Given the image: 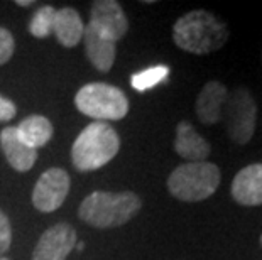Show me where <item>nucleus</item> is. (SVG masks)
<instances>
[{
	"label": "nucleus",
	"instance_id": "obj_1",
	"mask_svg": "<svg viewBox=\"0 0 262 260\" xmlns=\"http://www.w3.org/2000/svg\"><path fill=\"white\" fill-rule=\"evenodd\" d=\"M228 39L225 22L208 10H193L183 15L172 27V41L180 49L191 54H210L224 48Z\"/></svg>",
	"mask_w": 262,
	"mask_h": 260
},
{
	"label": "nucleus",
	"instance_id": "obj_2",
	"mask_svg": "<svg viewBox=\"0 0 262 260\" xmlns=\"http://www.w3.org/2000/svg\"><path fill=\"white\" fill-rule=\"evenodd\" d=\"M142 203L130 191L105 193L95 191L83 200L78 217L95 228H114L125 225L141 211Z\"/></svg>",
	"mask_w": 262,
	"mask_h": 260
},
{
	"label": "nucleus",
	"instance_id": "obj_3",
	"mask_svg": "<svg viewBox=\"0 0 262 260\" xmlns=\"http://www.w3.org/2000/svg\"><path fill=\"white\" fill-rule=\"evenodd\" d=\"M120 139L107 122H93L83 129L71 147V160L78 171H95L110 162L119 152Z\"/></svg>",
	"mask_w": 262,
	"mask_h": 260
},
{
	"label": "nucleus",
	"instance_id": "obj_4",
	"mask_svg": "<svg viewBox=\"0 0 262 260\" xmlns=\"http://www.w3.org/2000/svg\"><path fill=\"white\" fill-rule=\"evenodd\" d=\"M220 169L211 162H186L172 171L168 178V190L181 201H203L220 184Z\"/></svg>",
	"mask_w": 262,
	"mask_h": 260
},
{
	"label": "nucleus",
	"instance_id": "obj_5",
	"mask_svg": "<svg viewBox=\"0 0 262 260\" xmlns=\"http://www.w3.org/2000/svg\"><path fill=\"white\" fill-rule=\"evenodd\" d=\"M75 105L83 115L97 122L122 120L129 112V100L120 88L107 83H88L75 97Z\"/></svg>",
	"mask_w": 262,
	"mask_h": 260
},
{
	"label": "nucleus",
	"instance_id": "obj_6",
	"mask_svg": "<svg viewBox=\"0 0 262 260\" xmlns=\"http://www.w3.org/2000/svg\"><path fill=\"white\" fill-rule=\"evenodd\" d=\"M222 119L225 120L228 137L237 144H247L252 139L257 124V105L245 88H237L227 97Z\"/></svg>",
	"mask_w": 262,
	"mask_h": 260
},
{
	"label": "nucleus",
	"instance_id": "obj_7",
	"mask_svg": "<svg viewBox=\"0 0 262 260\" xmlns=\"http://www.w3.org/2000/svg\"><path fill=\"white\" fill-rule=\"evenodd\" d=\"M70 193V176L64 169L53 168L48 169L32 191V203L39 211L51 213L58 209Z\"/></svg>",
	"mask_w": 262,
	"mask_h": 260
},
{
	"label": "nucleus",
	"instance_id": "obj_8",
	"mask_svg": "<svg viewBox=\"0 0 262 260\" xmlns=\"http://www.w3.org/2000/svg\"><path fill=\"white\" fill-rule=\"evenodd\" d=\"M93 31L100 36L117 42L129 31V20L125 17L124 9L115 0H98L93 4L90 24Z\"/></svg>",
	"mask_w": 262,
	"mask_h": 260
},
{
	"label": "nucleus",
	"instance_id": "obj_9",
	"mask_svg": "<svg viewBox=\"0 0 262 260\" xmlns=\"http://www.w3.org/2000/svg\"><path fill=\"white\" fill-rule=\"evenodd\" d=\"M76 245V231L68 223H58L42 233L32 260H64Z\"/></svg>",
	"mask_w": 262,
	"mask_h": 260
},
{
	"label": "nucleus",
	"instance_id": "obj_10",
	"mask_svg": "<svg viewBox=\"0 0 262 260\" xmlns=\"http://www.w3.org/2000/svg\"><path fill=\"white\" fill-rule=\"evenodd\" d=\"M232 196L244 206L262 204V164H250L238 171L232 182Z\"/></svg>",
	"mask_w": 262,
	"mask_h": 260
},
{
	"label": "nucleus",
	"instance_id": "obj_11",
	"mask_svg": "<svg viewBox=\"0 0 262 260\" xmlns=\"http://www.w3.org/2000/svg\"><path fill=\"white\" fill-rule=\"evenodd\" d=\"M228 90L224 83L208 81L196 98V115L202 124L211 125L222 120Z\"/></svg>",
	"mask_w": 262,
	"mask_h": 260
},
{
	"label": "nucleus",
	"instance_id": "obj_12",
	"mask_svg": "<svg viewBox=\"0 0 262 260\" xmlns=\"http://www.w3.org/2000/svg\"><path fill=\"white\" fill-rule=\"evenodd\" d=\"M0 146H2L7 162L15 171L26 173V171H29L34 166L37 159V151L29 147L20 139L15 127H5L2 130V134H0Z\"/></svg>",
	"mask_w": 262,
	"mask_h": 260
},
{
	"label": "nucleus",
	"instance_id": "obj_13",
	"mask_svg": "<svg viewBox=\"0 0 262 260\" xmlns=\"http://www.w3.org/2000/svg\"><path fill=\"white\" fill-rule=\"evenodd\" d=\"M174 151L178 156L186 159L188 162H203L210 156L211 149L210 144L193 129V125L183 120L178 124L176 129Z\"/></svg>",
	"mask_w": 262,
	"mask_h": 260
},
{
	"label": "nucleus",
	"instance_id": "obj_14",
	"mask_svg": "<svg viewBox=\"0 0 262 260\" xmlns=\"http://www.w3.org/2000/svg\"><path fill=\"white\" fill-rule=\"evenodd\" d=\"M85 49H86V56L92 61V64L98 71H110L115 61V42L107 39V37L100 36L97 31H93L90 26L85 27Z\"/></svg>",
	"mask_w": 262,
	"mask_h": 260
},
{
	"label": "nucleus",
	"instance_id": "obj_15",
	"mask_svg": "<svg viewBox=\"0 0 262 260\" xmlns=\"http://www.w3.org/2000/svg\"><path fill=\"white\" fill-rule=\"evenodd\" d=\"M53 32L64 48H75L83 39L85 26H83L80 14L75 9L64 7L56 10Z\"/></svg>",
	"mask_w": 262,
	"mask_h": 260
},
{
	"label": "nucleus",
	"instance_id": "obj_16",
	"mask_svg": "<svg viewBox=\"0 0 262 260\" xmlns=\"http://www.w3.org/2000/svg\"><path fill=\"white\" fill-rule=\"evenodd\" d=\"M17 135L24 140L27 146L32 149L44 147L51 140L53 137V125L46 117L42 115H32V117L22 120L20 124L15 127Z\"/></svg>",
	"mask_w": 262,
	"mask_h": 260
},
{
	"label": "nucleus",
	"instance_id": "obj_17",
	"mask_svg": "<svg viewBox=\"0 0 262 260\" xmlns=\"http://www.w3.org/2000/svg\"><path fill=\"white\" fill-rule=\"evenodd\" d=\"M168 75H169L168 66L158 64V66H152V68L142 69V71H139V73L132 75L130 83L137 91H146V90H150L152 86L159 85V83L168 80Z\"/></svg>",
	"mask_w": 262,
	"mask_h": 260
},
{
	"label": "nucleus",
	"instance_id": "obj_18",
	"mask_svg": "<svg viewBox=\"0 0 262 260\" xmlns=\"http://www.w3.org/2000/svg\"><path fill=\"white\" fill-rule=\"evenodd\" d=\"M54 15H56V9L51 5H44L39 10H36V14L32 15V19L29 22V31L34 37H48L53 32L54 26Z\"/></svg>",
	"mask_w": 262,
	"mask_h": 260
},
{
	"label": "nucleus",
	"instance_id": "obj_19",
	"mask_svg": "<svg viewBox=\"0 0 262 260\" xmlns=\"http://www.w3.org/2000/svg\"><path fill=\"white\" fill-rule=\"evenodd\" d=\"M14 54V37L12 34L0 27V64H5Z\"/></svg>",
	"mask_w": 262,
	"mask_h": 260
},
{
	"label": "nucleus",
	"instance_id": "obj_20",
	"mask_svg": "<svg viewBox=\"0 0 262 260\" xmlns=\"http://www.w3.org/2000/svg\"><path fill=\"white\" fill-rule=\"evenodd\" d=\"M10 240H12V230H10V223L7 215L0 211V257L9 250Z\"/></svg>",
	"mask_w": 262,
	"mask_h": 260
},
{
	"label": "nucleus",
	"instance_id": "obj_21",
	"mask_svg": "<svg viewBox=\"0 0 262 260\" xmlns=\"http://www.w3.org/2000/svg\"><path fill=\"white\" fill-rule=\"evenodd\" d=\"M17 108H15L14 102H10L9 98H4L0 95V122H9L15 117Z\"/></svg>",
	"mask_w": 262,
	"mask_h": 260
},
{
	"label": "nucleus",
	"instance_id": "obj_22",
	"mask_svg": "<svg viewBox=\"0 0 262 260\" xmlns=\"http://www.w3.org/2000/svg\"><path fill=\"white\" fill-rule=\"evenodd\" d=\"M15 4H17V5H22V7H27V5H32L34 2H32V0H17Z\"/></svg>",
	"mask_w": 262,
	"mask_h": 260
},
{
	"label": "nucleus",
	"instance_id": "obj_23",
	"mask_svg": "<svg viewBox=\"0 0 262 260\" xmlns=\"http://www.w3.org/2000/svg\"><path fill=\"white\" fill-rule=\"evenodd\" d=\"M75 247L78 248V250H80V252H81V250H83V248H85V243H81V242H80V243H78V245H75Z\"/></svg>",
	"mask_w": 262,
	"mask_h": 260
},
{
	"label": "nucleus",
	"instance_id": "obj_24",
	"mask_svg": "<svg viewBox=\"0 0 262 260\" xmlns=\"http://www.w3.org/2000/svg\"><path fill=\"white\" fill-rule=\"evenodd\" d=\"M0 260H9V258H5V257H0Z\"/></svg>",
	"mask_w": 262,
	"mask_h": 260
},
{
	"label": "nucleus",
	"instance_id": "obj_25",
	"mask_svg": "<svg viewBox=\"0 0 262 260\" xmlns=\"http://www.w3.org/2000/svg\"><path fill=\"white\" fill-rule=\"evenodd\" d=\"M260 243H262V237H260Z\"/></svg>",
	"mask_w": 262,
	"mask_h": 260
}]
</instances>
